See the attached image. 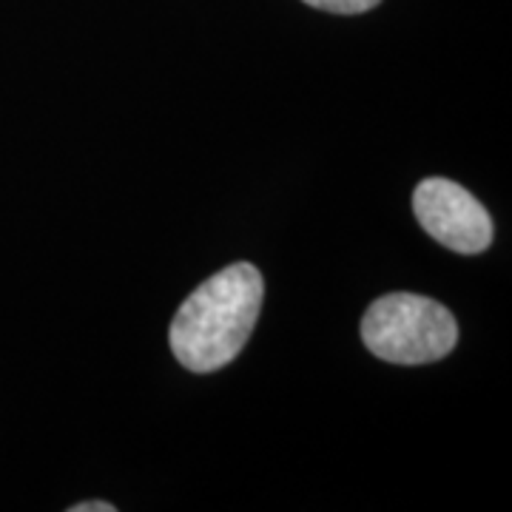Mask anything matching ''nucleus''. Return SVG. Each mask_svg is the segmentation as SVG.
Wrapping results in <instances>:
<instances>
[{"label": "nucleus", "instance_id": "obj_4", "mask_svg": "<svg viewBox=\"0 0 512 512\" xmlns=\"http://www.w3.org/2000/svg\"><path fill=\"white\" fill-rule=\"evenodd\" d=\"M313 9H322V12H333V15H362L376 9L382 0H305Z\"/></svg>", "mask_w": 512, "mask_h": 512}, {"label": "nucleus", "instance_id": "obj_2", "mask_svg": "<svg viewBox=\"0 0 512 512\" xmlns=\"http://www.w3.org/2000/svg\"><path fill=\"white\" fill-rule=\"evenodd\" d=\"M365 348L390 365H430L458 342L456 316L419 293L379 296L362 316Z\"/></svg>", "mask_w": 512, "mask_h": 512}, {"label": "nucleus", "instance_id": "obj_3", "mask_svg": "<svg viewBox=\"0 0 512 512\" xmlns=\"http://www.w3.org/2000/svg\"><path fill=\"white\" fill-rule=\"evenodd\" d=\"M413 214L430 237L456 254H481L493 242L495 231L487 208L453 180H421L413 194Z\"/></svg>", "mask_w": 512, "mask_h": 512}, {"label": "nucleus", "instance_id": "obj_1", "mask_svg": "<svg viewBox=\"0 0 512 512\" xmlns=\"http://www.w3.org/2000/svg\"><path fill=\"white\" fill-rule=\"evenodd\" d=\"M265 282L251 262H234L205 279L180 305L168 342L191 373H214L237 359L262 311Z\"/></svg>", "mask_w": 512, "mask_h": 512}, {"label": "nucleus", "instance_id": "obj_5", "mask_svg": "<svg viewBox=\"0 0 512 512\" xmlns=\"http://www.w3.org/2000/svg\"><path fill=\"white\" fill-rule=\"evenodd\" d=\"M72 512H117V507L109 501H86V504H74Z\"/></svg>", "mask_w": 512, "mask_h": 512}]
</instances>
